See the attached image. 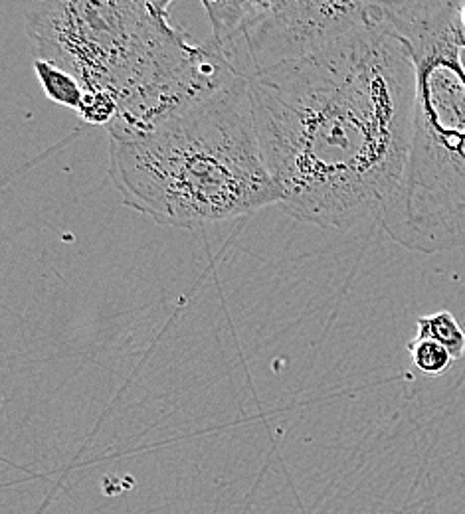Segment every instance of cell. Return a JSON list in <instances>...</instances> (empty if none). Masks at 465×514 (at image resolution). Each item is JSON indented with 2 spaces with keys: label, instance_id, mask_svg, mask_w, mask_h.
Instances as JSON below:
<instances>
[{
  "label": "cell",
  "instance_id": "obj_1",
  "mask_svg": "<svg viewBox=\"0 0 465 514\" xmlns=\"http://www.w3.org/2000/svg\"><path fill=\"white\" fill-rule=\"evenodd\" d=\"M248 86L279 208L323 230L380 222L408 167L418 101L416 62L382 2L355 30Z\"/></svg>",
  "mask_w": 465,
  "mask_h": 514
},
{
  "label": "cell",
  "instance_id": "obj_2",
  "mask_svg": "<svg viewBox=\"0 0 465 514\" xmlns=\"http://www.w3.org/2000/svg\"><path fill=\"white\" fill-rule=\"evenodd\" d=\"M173 2H38L26 12L34 60L72 74L84 91L109 95L105 129L129 141L157 129L238 74L210 44H196L171 16Z\"/></svg>",
  "mask_w": 465,
  "mask_h": 514
},
{
  "label": "cell",
  "instance_id": "obj_3",
  "mask_svg": "<svg viewBox=\"0 0 465 514\" xmlns=\"http://www.w3.org/2000/svg\"><path fill=\"white\" fill-rule=\"evenodd\" d=\"M109 176L129 208L171 228H204L281 204L240 76L143 137L109 139Z\"/></svg>",
  "mask_w": 465,
  "mask_h": 514
},
{
  "label": "cell",
  "instance_id": "obj_4",
  "mask_svg": "<svg viewBox=\"0 0 465 514\" xmlns=\"http://www.w3.org/2000/svg\"><path fill=\"white\" fill-rule=\"evenodd\" d=\"M418 70L414 139L382 230L402 248L442 254L465 248V66L458 2H382Z\"/></svg>",
  "mask_w": 465,
  "mask_h": 514
},
{
  "label": "cell",
  "instance_id": "obj_5",
  "mask_svg": "<svg viewBox=\"0 0 465 514\" xmlns=\"http://www.w3.org/2000/svg\"><path fill=\"white\" fill-rule=\"evenodd\" d=\"M210 44L226 64L250 80L281 64L311 56L371 16L372 2L238 0L202 2Z\"/></svg>",
  "mask_w": 465,
  "mask_h": 514
},
{
  "label": "cell",
  "instance_id": "obj_6",
  "mask_svg": "<svg viewBox=\"0 0 465 514\" xmlns=\"http://www.w3.org/2000/svg\"><path fill=\"white\" fill-rule=\"evenodd\" d=\"M32 68H34L36 78L48 99L78 113L86 91L72 74L64 72L62 68L50 64V62H44V60H34Z\"/></svg>",
  "mask_w": 465,
  "mask_h": 514
},
{
  "label": "cell",
  "instance_id": "obj_7",
  "mask_svg": "<svg viewBox=\"0 0 465 514\" xmlns=\"http://www.w3.org/2000/svg\"><path fill=\"white\" fill-rule=\"evenodd\" d=\"M416 339H428L434 343L442 344L454 360L464 358L465 331L454 313L440 311L432 315H424L416 319Z\"/></svg>",
  "mask_w": 465,
  "mask_h": 514
},
{
  "label": "cell",
  "instance_id": "obj_8",
  "mask_svg": "<svg viewBox=\"0 0 465 514\" xmlns=\"http://www.w3.org/2000/svg\"><path fill=\"white\" fill-rule=\"evenodd\" d=\"M408 352L414 362V366L428 374V376H440L448 372L454 366V356L442 346V344L428 341V339H412L408 343Z\"/></svg>",
  "mask_w": 465,
  "mask_h": 514
},
{
  "label": "cell",
  "instance_id": "obj_9",
  "mask_svg": "<svg viewBox=\"0 0 465 514\" xmlns=\"http://www.w3.org/2000/svg\"><path fill=\"white\" fill-rule=\"evenodd\" d=\"M78 115L82 117V121H86L90 125L107 129L117 115V103L105 93L86 91L82 105L78 109Z\"/></svg>",
  "mask_w": 465,
  "mask_h": 514
},
{
  "label": "cell",
  "instance_id": "obj_10",
  "mask_svg": "<svg viewBox=\"0 0 465 514\" xmlns=\"http://www.w3.org/2000/svg\"><path fill=\"white\" fill-rule=\"evenodd\" d=\"M458 40H460V44H462V48L465 50V34L460 32V28H458Z\"/></svg>",
  "mask_w": 465,
  "mask_h": 514
}]
</instances>
